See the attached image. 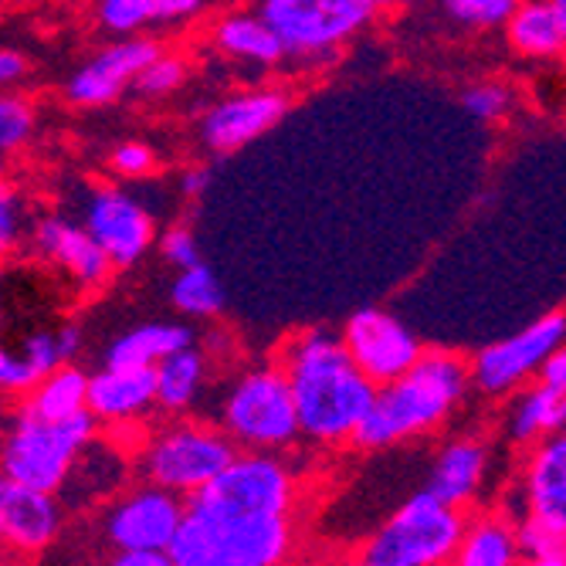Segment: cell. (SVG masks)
Segmentation results:
<instances>
[{"mask_svg": "<svg viewBox=\"0 0 566 566\" xmlns=\"http://www.w3.org/2000/svg\"><path fill=\"white\" fill-rule=\"evenodd\" d=\"M298 499L279 451H238L231 465L187 499L170 543L174 566H279L292 556Z\"/></svg>", "mask_w": 566, "mask_h": 566, "instance_id": "obj_1", "label": "cell"}, {"mask_svg": "<svg viewBox=\"0 0 566 566\" xmlns=\"http://www.w3.org/2000/svg\"><path fill=\"white\" fill-rule=\"evenodd\" d=\"M279 364L295 394L302 434L316 444L353 441L380 387L356 367L343 333L305 329L282 346Z\"/></svg>", "mask_w": 566, "mask_h": 566, "instance_id": "obj_2", "label": "cell"}, {"mask_svg": "<svg viewBox=\"0 0 566 566\" xmlns=\"http://www.w3.org/2000/svg\"><path fill=\"white\" fill-rule=\"evenodd\" d=\"M472 384V364L444 349H424L415 370L377 390L374 407L359 421L349 444L377 451L397 441H410L448 421L451 410L465 400Z\"/></svg>", "mask_w": 566, "mask_h": 566, "instance_id": "obj_3", "label": "cell"}, {"mask_svg": "<svg viewBox=\"0 0 566 566\" xmlns=\"http://www.w3.org/2000/svg\"><path fill=\"white\" fill-rule=\"evenodd\" d=\"M465 526V509L438 499L424 485L359 546L356 559L367 566H444L454 563Z\"/></svg>", "mask_w": 566, "mask_h": 566, "instance_id": "obj_4", "label": "cell"}, {"mask_svg": "<svg viewBox=\"0 0 566 566\" xmlns=\"http://www.w3.org/2000/svg\"><path fill=\"white\" fill-rule=\"evenodd\" d=\"M95 415L41 418L31 407H18L4 434V479L41 492H62L78 454L95 441Z\"/></svg>", "mask_w": 566, "mask_h": 566, "instance_id": "obj_5", "label": "cell"}, {"mask_svg": "<svg viewBox=\"0 0 566 566\" xmlns=\"http://www.w3.org/2000/svg\"><path fill=\"white\" fill-rule=\"evenodd\" d=\"M221 428L241 451H285L302 434L295 394L282 364L241 374L221 400Z\"/></svg>", "mask_w": 566, "mask_h": 566, "instance_id": "obj_6", "label": "cell"}, {"mask_svg": "<svg viewBox=\"0 0 566 566\" xmlns=\"http://www.w3.org/2000/svg\"><path fill=\"white\" fill-rule=\"evenodd\" d=\"M241 448L224 428L177 421L170 428L153 431L139 451V475L157 482L184 499L214 482Z\"/></svg>", "mask_w": 566, "mask_h": 566, "instance_id": "obj_7", "label": "cell"}, {"mask_svg": "<svg viewBox=\"0 0 566 566\" xmlns=\"http://www.w3.org/2000/svg\"><path fill=\"white\" fill-rule=\"evenodd\" d=\"M289 59H323L349 44L380 14L370 0H254Z\"/></svg>", "mask_w": 566, "mask_h": 566, "instance_id": "obj_8", "label": "cell"}, {"mask_svg": "<svg viewBox=\"0 0 566 566\" xmlns=\"http://www.w3.org/2000/svg\"><path fill=\"white\" fill-rule=\"evenodd\" d=\"M187 516V499L146 482L123 492L106 512H102V539H106L116 553L123 549H170L180 523Z\"/></svg>", "mask_w": 566, "mask_h": 566, "instance_id": "obj_9", "label": "cell"}, {"mask_svg": "<svg viewBox=\"0 0 566 566\" xmlns=\"http://www.w3.org/2000/svg\"><path fill=\"white\" fill-rule=\"evenodd\" d=\"M563 343H566V316L549 313L530 323L523 333L479 349L472 359V384L489 397H505L516 387H523L533 374L539 377L549 353Z\"/></svg>", "mask_w": 566, "mask_h": 566, "instance_id": "obj_10", "label": "cell"}, {"mask_svg": "<svg viewBox=\"0 0 566 566\" xmlns=\"http://www.w3.org/2000/svg\"><path fill=\"white\" fill-rule=\"evenodd\" d=\"M343 343L353 353L356 367L377 387L400 380L424 356L421 339L397 316L384 313V308H359V313H353L343 326Z\"/></svg>", "mask_w": 566, "mask_h": 566, "instance_id": "obj_11", "label": "cell"}, {"mask_svg": "<svg viewBox=\"0 0 566 566\" xmlns=\"http://www.w3.org/2000/svg\"><path fill=\"white\" fill-rule=\"evenodd\" d=\"M164 55L160 41L153 38H119L113 41L109 48L95 51V55L75 69L65 82V98L72 106H82V109H98V106H109L113 98H119L126 92V85H136L139 72Z\"/></svg>", "mask_w": 566, "mask_h": 566, "instance_id": "obj_12", "label": "cell"}, {"mask_svg": "<svg viewBox=\"0 0 566 566\" xmlns=\"http://www.w3.org/2000/svg\"><path fill=\"white\" fill-rule=\"evenodd\" d=\"M289 113V95L279 88H254L221 98L218 106L208 109L200 119V143L211 153H238L251 139L275 129Z\"/></svg>", "mask_w": 566, "mask_h": 566, "instance_id": "obj_13", "label": "cell"}, {"mask_svg": "<svg viewBox=\"0 0 566 566\" xmlns=\"http://www.w3.org/2000/svg\"><path fill=\"white\" fill-rule=\"evenodd\" d=\"M59 492H41L14 479L0 482V539L18 556H41L59 543L65 516Z\"/></svg>", "mask_w": 566, "mask_h": 566, "instance_id": "obj_14", "label": "cell"}, {"mask_svg": "<svg viewBox=\"0 0 566 566\" xmlns=\"http://www.w3.org/2000/svg\"><path fill=\"white\" fill-rule=\"evenodd\" d=\"M82 224L106 248L116 269L136 265L153 244V218L119 187H98L85 203Z\"/></svg>", "mask_w": 566, "mask_h": 566, "instance_id": "obj_15", "label": "cell"}, {"mask_svg": "<svg viewBox=\"0 0 566 566\" xmlns=\"http://www.w3.org/2000/svg\"><path fill=\"white\" fill-rule=\"evenodd\" d=\"M31 238L41 259L59 265L82 289H102L116 272V262L85 224H72L65 218H41Z\"/></svg>", "mask_w": 566, "mask_h": 566, "instance_id": "obj_16", "label": "cell"}, {"mask_svg": "<svg viewBox=\"0 0 566 566\" xmlns=\"http://www.w3.org/2000/svg\"><path fill=\"white\" fill-rule=\"evenodd\" d=\"M149 407H157V367H113L106 364L92 374L88 410L98 424L139 421Z\"/></svg>", "mask_w": 566, "mask_h": 566, "instance_id": "obj_17", "label": "cell"}, {"mask_svg": "<svg viewBox=\"0 0 566 566\" xmlns=\"http://www.w3.org/2000/svg\"><path fill=\"white\" fill-rule=\"evenodd\" d=\"M526 516L566 533V431L536 441L523 469Z\"/></svg>", "mask_w": 566, "mask_h": 566, "instance_id": "obj_18", "label": "cell"}, {"mask_svg": "<svg viewBox=\"0 0 566 566\" xmlns=\"http://www.w3.org/2000/svg\"><path fill=\"white\" fill-rule=\"evenodd\" d=\"M485 469H489V448L479 438H458L451 444L441 448V454L431 465V479L428 489L451 502V505H472L482 482H485Z\"/></svg>", "mask_w": 566, "mask_h": 566, "instance_id": "obj_19", "label": "cell"}, {"mask_svg": "<svg viewBox=\"0 0 566 566\" xmlns=\"http://www.w3.org/2000/svg\"><path fill=\"white\" fill-rule=\"evenodd\" d=\"M211 38L234 62L275 69L282 59H289L282 38L259 11H228L224 18H218Z\"/></svg>", "mask_w": 566, "mask_h": 566, "instance_id": "obj_20", "label": "cell"}, {"mask_svg": "<svg viewBox=\"0 0 566 566\" xmlns=\"http://www.w3.org/2000/svg\"><path fill=\"white\" fill-rule=\"evenodd\" d=\"M505 431L516 444H536L549 434L566 431V384L539 380L533 390H526L512 407Z\"/></svg>", "mask_w": 566, "mask_h": 566, "instance_id": "obj_21", "label": "cell"}, {"mask_svg": "<svg viewBox=\"0 0 566 566\" xmlns=\"http://www.w3.org/2000/svg\"><path fill=\"white\" fill-rule=\"evenodd\" d=\"M193 346V329L187 323H143L123 333L109 349L106 364L113 367H157L177 349Z\"/></svg>", "mask_w": 566, "mask_h": 566, "instance_id": "obj_22", "label": "cell"}, {"mask_svg": "<svg viewBox=\"0 0 566 566\" xmlns=\"http://www.w3.org/2000/svg\"><path fill=\"white\" fill-rule=\"evenodd\" d=\"M458 566H516L523 563L520 530L516 523L499 516H469L465 536H461Z\"/></svg>", "mask_w": 566, "mask_h": 566, "instance_id": "obj_23", "label": "cell"}, {"mask_svg": "<svg viewBox=\"0 0 566 566\" xmlns=\"http://www.w3.org/2000/svg\"><path fill=\"white\" fill-rule=\"evenodd\" d=\"M505 41L526 59H553L566 48L563 21L553 0H523L505 24Z\"/></svg>", "mask_w": 566, "mask_h": 566, "instance_id": "obj_24", "label": "cell"}, {"mask_svg": "<svg viewBox=\"0 0 566 566\" xmlns=\"http://www.w3.org/2000/svg\"><path fill=\"white\" fill-rule=\"evenodd\" d=\"M203 377H208V359L200 349L187 346L174 356L157 364V407L167 415H180L187 410L197 394L203 390Z\"/></svg>", "mask_w": 566, "mask_h": 566, "instance_id": "obj_25", "label": "cell"}, {"mask_svg": "<svg viewBox=\"0 0 566 566\" xmlns=\"http://www.w3.org/2000/svg\"><path fill=\"white\" fill-rule=\"evenodd\" d=\"M88 384H92L88 374H82L72 364H62L59 370H51L21 403L31 407L41 418H75L82 410H88Z\"/></svg>", "mask_w": 566, "mask_h": 566, "instance_id": "obj_26", "label": "cell"}, {"mask_svg": "<svg viewBox=\"0 0 566 566\" xmlns=\"http://www.w3.org/2000/svg\"><path fill=\"white\" fill-rule=\"evenodd\" d=\"M170 302H174L177 313H184L190 319H211V316H221L224 289H221L211 265L197 262L190 269H180V275L174 279Z\"/></svg>", "mask_w": 566, "mask_h": 566, "instance_id": "obj_27", "label": "cell"}, {"mask_svg": "<svg viewBox=\"0 0 566 566\" xmlns=\"http://www.w3.org/2000/svg\"><path fill=\"white\" fill-rule=\"evenodd\" d=\"M520 530V549L523 563L530 566H566V533L539 523L536 516H526L516 523Z\"/></svg>", "mask_w": 566, "mask_h": 566, "instance_id": "obj_28", "label": "cell"}, {"mask_svg": "<svg viewBox=\"0 0 566 566\" xmlns=\"http://www.w3.org/2000/svg\"><path fill=\"white\" fill-rule=\"evenodd\" d=\"M523 0H441V11L461 28H505Z\"/></svg>", "mask_w": 566, "mask_h": 566, "instance_id": "obj_29", "label": "cell"}, {"mask_svg": "<svg viewBox=\"0 0 566 566\" xmlns=\"http://www.w3.org/2000/svg\"><path fill=\"white\" fill-rule=\"evenodd\" d=\"M95 4V21L102 31L109 34H139L146 24H153V8L149 0H92Z\"/></svg>", "mask_w": 566, "mask_h": 566, "instance_id": "obj_30", "label": "cell"}, {"mask_svg": "<svg viewBox=\"0 0 566 566\" xmlns=\"http://www.w3.org/2000/svg\"><path fill=\"white\" fill-rule=\"evenodd\" d=\"M184 78H187V62H184V55H157L153 59L143 72H139V78H136V95H143V98H164V95H174L180 85H184Z\"/></svg>", "mask_w": 566, "mask_h": 566, "instance_id": "obj_31", "label": "cell"}, {"mask_svg": "<svg viewBox=\"0 0 566 566\" xmlns=\"http://www.w3.org/2000/svg\"><path fill=\"white\" fill-rule=\"evenodd\" d=\"M31 136H34L31 102L21 98V95H4V98H0V149L14 153V149L28 146Z\"/></svg>", "mask_w": 566, "mask_h": 566, "instance_id": "obj_32", "label": "cell"}, {"mask_svg": "<svg viewBox=\"0 0 566 566\" xmlns=\"http://www.w3.org/2000/svg\"><path fill=\"white\" fill-rule=\"evenodd\" d=\"M461 109L482 123H495L512 109V92L502 82H479L461 92Z\"/></svg>", "mask_w": 566, "mask_h": 566, "instance_id": "obj_33", "label": "cell"}, {"mask_svg": "<svg viewBox=\"0 0 566 566\" xmlns=\"http://www.w3.org/2000/svg\"><path fill=\"white\" fill-rule=\"evenodd\" d=\"M41 380H44V374L31 364L24 353H11V349L0 353V387H4V394L28 397Z\"/></svg>", "mask_w": 566, "mask_h": 566, "instance_id": "obj_34", "label": "cell"}, {"mask_svg": "<svg viewBox=\"0 0 566 566\" xmlns=\"http://www.w3.org/2000/svg\"><path fill=\"white\" fill-rule=\"evenodd\" d=\"M21 353L31 359V364H34L44 377H48L51 370H59L62 364H69L65 353H62V343H59V329H55V333H48V329L31 333V336L21 343Z\"/></svg>", "mask_w": 566, "mask_h": 566, "instance_id": "obj_35", "label": "cell"}, {"mask_svg": "<svg viewBox=\"0 0 566 566\" xmlns=\"http://www.w3.org/2000/svg\"><path fill=\"white\" fill-rule=\"evenodd\" d=\"M113 170L119 174V177H129V180H136V177H149L153 174V167H157V153H153L146 143H119L116 146V153H113Z\"/></svg>", "mask_w": 566, "mask_h": 566, "instance_id": "obj_36", "label": "cell"}, {"mask_svg": "<svg viewBox=\"0 0 566 566\" xmlns=\"http://www.w3.org/2000/svg\"><path fill=\"white\" fill-rule=\"evenodd\" d=\"M211 0H149L153 8V24L157 28H177L208 11Z\"/></svg>", "mask_w": 566, "mask_h": 566, "instance_id": "obj_37", "label": "cell"}, {"mask_svg": "<svg viewBox=\"0 0 566 566\" xmlns=\"http://www.w3.org/2000/svg\"><path fill=\"white\" fill-rule=\"evenodd\" d=\"M160 251H164V259H167L177 272L200 262L197 238H193V231H187V228H170V231L160 238Z\"/></svg>", "mask_w": 566, "mask_h": 566, "instance_id": "obj_38", "label": "cell"}, {"mask_svg": "<svg viewBox=\"0 0 566 566\" xmlns=\"http://www.w3.org/2000/svg\"><path fill=\"white\" fill-rule=\"evenodd\" d=\"M18 228H21V218H18V193H14L11 187H4V190H0V244H4V251L14 248Z\"/></svg>", "mask_w": 566, "mask_h": 566, "instance_id": "obj_39", "label": "cell"}, {"mask_svg": "<svg viewBox=\"0 0 566 566\" xmlns=\"http://www.w3.org/2000/svg\"><path fill=\"white\" fill-rule=\"evenodd\" d=\"M113 563L116 566H174L170 553L164 549H123V553H113Z\"/></svg>", "mask_w": 566, "mask_h": 566, "instance_id": "obj_40", "label": "cell"}, {"mask_svg": "<svg viewBox=\"0 0 566 566\" xmlns=\"http://www.w3.org/2000/svg\"><path fill=\"white\" fill-rule=\"evenodd\" d=\"M24 72H28V59L21 55V51H14V48L0 51V82L14 85V82L24 78Z\"/></svg>", "mask_w": 566, "mask_h": 566, "instance_id": "obj_41", "label": "cell"}, {"mask_svg": "<svg viewBox=\"0 0 566 566\" xmlns=\"http://www.w3.org/2000/svg\"><path fill=\"white\" fill-rule=\"evenodd\" d=\"M211 187V170L208 167H190V170H184V177H180V190H184V197H203V190Z\"/></svg>", "mask_w": 566, "mask_h": 566, "instance_id": "obj_42", "label": "cell"}, {"mask_svg": "<svg viewBox=\"0 0 566 566\" xmlns=\"http://www.w3.org/2000/svg\"><path fill=\"white\" fill-rule=\"evenodd\" d=\"M539 380H546V384H566V343L549 353V359H546L543 370H539Z\"/></svg>", "mask_w": 566, "mask_h": 566, "instance_id": "obj_43", "label": "cell"}, {"mask_svg": "<svg viewBox=\"0 0 566 566\" xmlns=\"http://www.w3.org/2000/svg\"><path fill=\"white\" fill-rule=\"evenodd\" d=\"M59 343H62L65 359H75V356H78V349H82V329H78L75 323L62 326V329H59Z\"/></svg>", "mask_w": 566, "mask_h": 566, "instance_id": "obj_44", "label": "cell"}, {"mask_svg": "<svg viewBox=\"0 0 566 566\" xmlns=\"http://www.w3.org/2000/svg\"><path fill=\"white\" fill-rule=\"evenodd\" d=\"M377 11H397V8H407V4H418V0H370Z\"/></svg>", "mask_w": 566, "mask_h": 566, "instance_id": "obj_45", "label": "cell"}, {"mask_svg": "<svg viewBox=\"0 0 566 566\" xmlns=\"http://www.w3.org/2000/svg\"><path fill=\"white\" fill-rule=\"evenodd\" d=\"M553 8H556V14L563 21V31H566V0H553Z\"/></svg>", "mask_w": 566, "mask_h": 566, "instance_id": "obj_46", "label": "cell"}, {"mask_svg": "<svg viewBox=\"0 0 566 566\" xmlns=\"http://www.w3.org/2000/svg\"><path fill=\"white\" fill-rule=\"evenodd\" d=\"M65 4H85V0H65Z\"/></svg>", "mask_w": 566, "mask_h": 566, "instance_id": "obj_47", "label": "cell"}]
</instances>
